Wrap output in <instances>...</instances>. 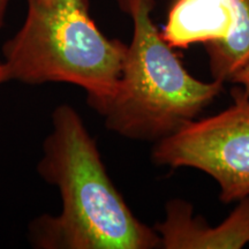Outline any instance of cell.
Masks as SVG:
<instances>
[{
  "label": "cell",
  "instance_id": "obj_1",
  "mask_svg": "<svg viewBox=\"0 0 249 249\" xmlns=\"http://www.w3.org/2000/svg\"><path fill=\"white\" fill-rule=\"evenodd\" d=\"M40 178L55 186L61 209L44 213L28 227V238L42 249H151L160 247L154 227L132 213L113 185L96 141L77 111L60 104L37 164Z\"/></svg>",
  "mask_w": 249,
  "mask_h": 249
},
{
  "label": "cell",
  "instance_id": "obj_2",
  "mask_svg": "<svg viewBox=\"0 0 249 249\" xmlns=\"http://www.w3.org/2000/svg\"><path fill=\"white\" fill-rule=\"evenodd\" d=\"M117 1L132 18L133 38L116 91L95 111L118 135L160 141L194 121L224 82H203L188 73L152 21L155 0Z\"/></svg>",
  "mask_w": 249,
  "mask_h": 249
},
{
  "label": "cell",
  "instance_id": "obj_3",
  "mask_svg": "<svg viewBox=\"0 0 249 249\" xmlns=\"http://www.w3.org/2000/svg\"><path fill=\"white\" fill-rule=\"evenodd\" d=\"M27 14L2 46L9 81L68 83L87 92L96 110L116 91L127 45L107 38L92 20L89 0H26Z\"/></svg>",
  "mask_w": 249,
  "mask_h": 249
},
{
  "label": "cell",
  "instance_id": "obj_4",
  "mask_svg": "<svg viewBox=\"0 0 249 249\" xmlns=\"http://www.w3.org/2000/svg\"><path fill=\"white\" fill-rule=\"evenodd\" d=\"M232 97L224 111L192 121L156 142L151 154L157 165L209 174L218 183L224 203L249 196V96L238 87Z\"/></svg>",
  "mask_w": 249,
  "mask_h": 249
},
{
  "label": "cell",
  "instance_id": "obj_5",
  "mask_svg": "<svg viewBox=\"0 0 249 249\" xmlns=\"http://www.w3.org/2000/svg\"><path fill=\"white\" fill-rule=\"evenodd\" d=\"M161 36L173 49L203 44L213 80L249 62V0H174Z\"/></svg>",
  "mask_w": 249,
  "mask_h": 249
},
{
  "label": "cell",
  "instance_id": "obj_6",
  "mask_svg": "<svg viewBox=\"0 0 249 249\" xmlns=\"http://www.w3.org/2000/svg\"><path fill=\"white\" fill-rule=\"evenodd\" d=\"M165 219L154 226L166 249H241L249 245V196L222 224L210 226L194 216L188 202L173 198L166 203Z\"/></svg>",
  "mask_w": 249,
  "mask_h": 249
},
{
  "label": "cell",
  "instance_id": "obj_7",
  "mask_svg": "<svg viewBox=\"0 0 249 249\" xmlns=\"http://www.w3.org/2000/svg\"><path fill=\"white\" fill-rule=\"evenodd\" d=\"M231 82L240 86L244 89V91L249 96V62L240 71H236L234 76L231 79Z\"/></svg>",
  "mask_w": 249,
  "mask_h": 249
},
{
  "label": "cell",
  "instance_id": "obj_8",
  "mask_svg": "<svg viewBox=\"0 0 249 249\" xmlns=\"http://www.w3.org/2000/svg\"><path fill=\"white\" fill-rule=\"evenodd\" d=\"M8 1L9 0H0V31H1L2 26H4V22H5L6 12H7V7H8Z\"/></svg>",
  "mask_w": 249,
  "mask_h": 249
},
{
  "label": "cell",
  "instance_id": "obj_9",
  "mask_svg": "<svg viewBox=\"0 0 249 249\" xmlns=\"http://www.w3.org/2000/svg\"><path fill=\"white\" fill-rule=\"evenodd\" d=\"M8 76L7 71H6V68L2 64V61H0V86L4 85L5 82H8Z\"/></svg>",
  "mask_w": 249,
  "mask_h": 249
}]
</instances>
